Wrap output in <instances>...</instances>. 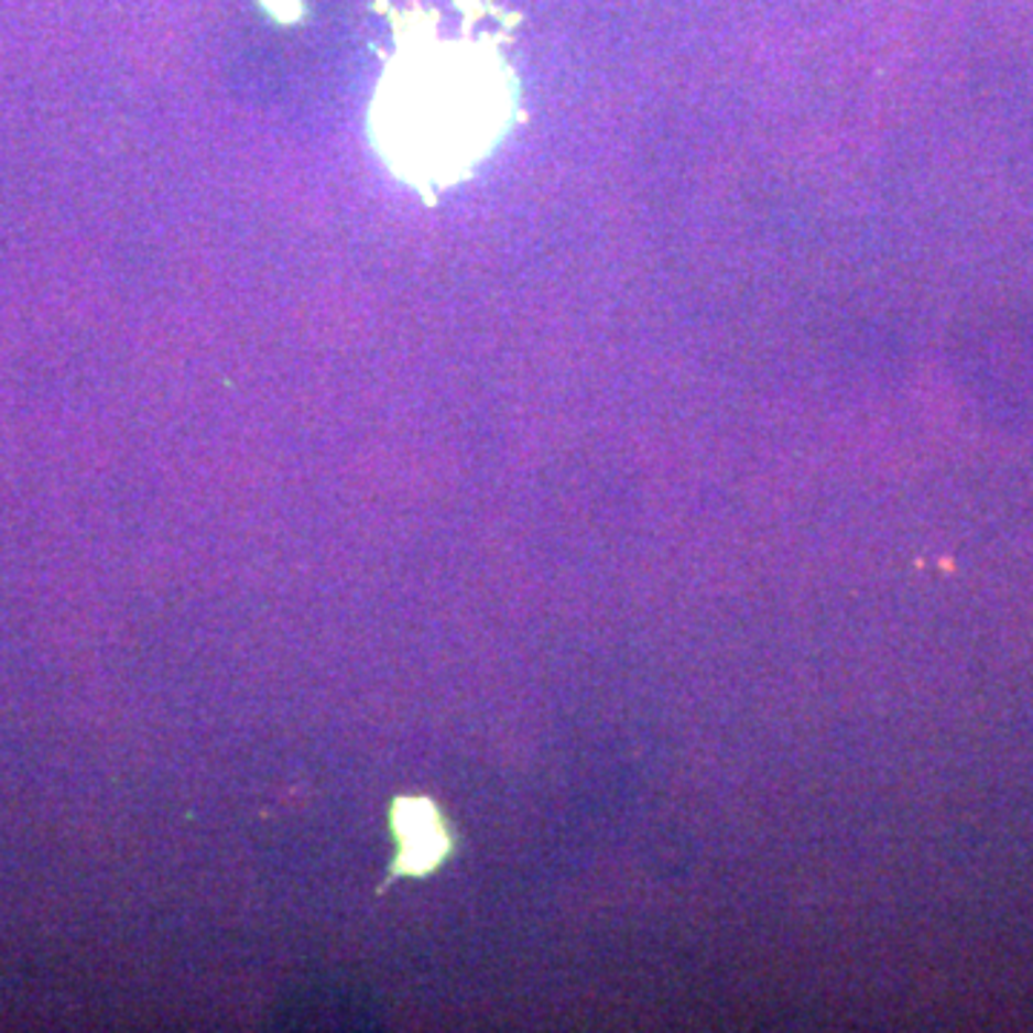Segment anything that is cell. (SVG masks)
Instances as JSON below:
<instances>
[{
    "label": "cell",
    "instance_id": "cell-2",
    "mask_svg": "<svg viewBox=\"0 0 1033 1033\" xmlns=\"http://www.w3.org/2000/svg\"><path fill=\"white\" fill-rule=\"evenodd\" d=\"M393 833L400 838V861L396 873L425 876L443 861L452 841L439 822L437 807L425 798H400L391 815Z\"/></svg>",
    "mask_w": 1033,
    "mask_h": 1033
},
{
    "label": "cell",
    "instance_id": "cell-1",
    "mask_svg": "<svg viewBox=\"0 0 1033 1033\" xmlns=\"http://www.w3.org/2000/svg\"><path fill=\"white\" fill-rule=\"evenodd\" d=\"M509 69L494 52L437 41L402 50L382 75L371 139L393 173L420 187L468 173L509 127Z\"/></svg>",
    "mask_w": 1033,
    "mask_h": 1033
}]
</instances>
